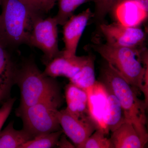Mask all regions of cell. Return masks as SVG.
I'll list each match as a JSON object with an SVG mask.
<instances>
[{"label": "cell", "mask_w": 148, "mask_h": 148, "mask_svg": "<svg viewBox=\"0 0 148 148\" xmlns=\"http://www.w3.org/2000/svg\"><path fill=\"white\" fill-rule=\"evenodd\" d=\"M99 83L117 98L125 120L132 123L141 138L148 143L146 110L148 106L140 100L133 88L111 65L106 63L101 68Z\"/></svg>", "instance_id": "obj_1"}, {"label": "cell", "mask_w": 148, "mask_h": 148, "mask_svg": "<svg viewBox=\"0 0 148 148\" xmlns=\"http://www.w3.org/2000/svg\"><path fill=\"white\" fill-rule=\"evenodd\" d=\"M92 48L134 88L143 92L145 104H148V66L141 61L142 49L98 43Z\"/></svg>", "instance_id": "obj_2"}, {"label": "cell", "mask_w": 148, "mask_h": 148, "mask_svg": "<svg viewBox=\"0 0 148 148\" xmlns=\"http://www.w3.org/2000/svg\"><path fill=\"white\" fill-rule=\"evenodd\" d=\"M1 7L0 41L7 47L28 45L33 24L41 14L23 0H1Z\"/></svg>", "instance_id": "obj_3"}, {"label": "cell", "mask_w": 148, "mask_h": 148, "mask_svg": "<svg viewBox=\"0 0 148 148\" xmlns=\"http://www.w3.org/2000/svg\"><path fill=\"white\" fill-rule=\"evenodd\" d=\"M16 84L20 89L21 110L45 100L62 98L61 88L55 78L41 71L33 60L25 61L18 68Z\"/></svg>", "instance_id": "obj_4"}, {"label": "cell", "mask_w": 148, "mask_h": 148, "mask_svg": "<svg viewBox=\"0 0 148 148\" xmlns=\"http://www.w3.org/2000/svg\"><path fill=\"white\" fill-rule=\"evenodd\" d=\"M62 102V97L48 99L22 110H16V114L22 119L23 128L35 138L62 130L56 113Z\"/></svg>", "instance_id": "obj_5"}, {"label": "cell", "mask_w": 148, "mask_h": 148, "mask_svg": "<svg viewBox=\"0 0 148 148\" xmlns=\"http://www.w3.org/2000/svg\"><path fill=\"white\" fill-rule=\"evenodd\" d=\"M58 25L54 16L43 18L41 16L33 24L28 45L42 51L45 65L62 52L58 48Z\"/></svg>", "instance_id": "obj_6"}, {"label": "cell", "mask_w": 148, "mask_h": 148, "mask_svg": "<svg viewBox=\"0 0 148 148\" xmlns=\"http://www.w3.org/2000/svg\"><path fill=\"white\" fill-rule=\"evenodd\" d=\"M100 28L107 43L112 45L139 48L145 39V34L138 27H127L117 22L102 23Z\"/></svg>", "instance_id": "obj_7"}, {"label": "cell", "mask_w": 148, "mask_h": 148, "mask_svg": "<svg viewBox=\"0 0 148 148\" xmlns=\"http://www.w3.org/2000/svg\"><path fill=\"white\" fill-rule=\"evenodd\" d=\"M56 116L64 133L76 148H81L85 141L98 128L95 121H87L77 118L66 108L57 111Z\"/></svg>", "instance_id": "obj_8"}, {"label": "cell", "mask_w": 148, "mask_h": 148, "mask_svg": "<svg viewBox=\"0 0 148 148\" xmlns=\"http://www.w3.org/2000/svg\"><path fill=\"white\" fill-rule=\"evenodd\" d=\"M93 13L90 8L87 9L77 15H72L63 25V39L65 49L63 56L71 57L76 56L79 42L88 22Z\"/></svg>", "instance_id": "obj_9"}, {"label": "cell", "mask_w": 148, "mask_h": 148, "mask_svg": "<svg viewBox=\"0 0 148 148\" xmlns=\"http://www.w3.org/2000/svg\"><path fill=\"white\" fill-rule=\"evenodd\" d=\"M65 97L66 109L70 113L82 120L95 121L90 112L87 91L70 82L65 88Z\"/></svg>", "instance_id": "obj_10"}, {"label": "cell", "mask_w": 148, "mask_h": 148, "mask_svg": "<svg viewBox=\"0 0 148 148\" xmlns=\"http://www.w3.org/2000/svg\"><path fill=\"white\" fill-rule=\"evenodd\" d=\"M88 56H79L76 55L66 57L61 54L46 64L44 74L47 76L56 78L63 77L71 78L81 69L87 60Z\"/></svg>", "instance_id": "obj_11"}, {"label": "cell", "mask_w": 148, "mask_h": 148, "mask_svg": "<svg viewBox=\"0 0 148 148\" xmlns=\"http://www.w3.org/2000/svg\"><path fill=\"white\" fill-rule=\"evenodd\" d=\"M7 47L0 41V102H5L10 98L12 88L16 84L18 69Z\"/></svg>", "instance_id": "obj_12"}, {"label": "cell", "mask_w": 148, "mask_h": 148, "mask_svg": "<svg viewBox=\"0 0 148 148\" xmlns=\"http://www.w3.org/2000/svg\"><path fill=\"white\" fill-rule=\"evenodd\" d=\"M112 11L118 22L127 27H138L148 16L147 12L134 0H121Z\"/></svg>", "instance_id": "obj_13"}, {"label": "cell", "mask_w": 148, "mask_h": 148, "mask_svg": "<svg viewBox=\"0 0 148 148\" xmlns=\"http://www.w3.org/2000/svg\"><path fill=\"white\" fill-rule=\"evenodd\" d=\"M112 132L110 140L114 148H143L147 144L128 121L125 120Z\"/></svg>", "instance_id": "obj_14"}, {"label": "cell", "mask_w": 148, "mask_h": 148, "mask_svg": "<svg viewBox=\"0 0 148 148\" xmlns=\"http://www.w3.org/2000/svg\"><path fill=\"white\" fill-rule=\"evenodd\" d=\"M103 88L106 92V99L104 122L107 128L112 132L125 119L121 105L117 98L110 91Z\"/></svg>", "instance_id": "obj_15"}, {"label": "cell", "mask_w": 148, "mask_h": 148, "mask_svg": "<svg viewBox=\"0 0 148 148\" xmlns=\"http://www.w3.org/2000/svg\"><path fill=\"white\" fill-rule=\"evenodd\" d=\"M95 57L90 54L86 62L75 75L69 79L70 83L87 91L91 92L96 85L95 73Z\"/></svg>", "instance_id": "obj_16"}, {"label": "cell", "mask_w": 148, "mask_h": 148, "mask_svg": "<svg viewBox=\"0 0 148 148\" xmlns=\"http://www.w3.org/2000/svg\"><path fill=\"white\" fill-rule=\"evenodd\" d=\"M34 137L24 128L17 130L11 121L0 132V148H20L21 146Z\"/></svg>", "instance_id": "obj_17"}, {"label": "cell", "mask_w": 148, "mask_h": 148, "mask_svg": "<svg viewBox=\"0 0 148 148\" xmlns=\"http://www.w3.org/2000/svg\"><path fill=\"white\" fill-rule=\"evenodd\" d=\"M64 133L63 130L36 136L23 144L20 148H50L55 147L59 138Z\"/></svg>", "instance_id": "obj_18"}, {"label": "cell", "mask_w": 148, "mask_h": 148, "mask_svg": "<svg viewBox=\"0 0 148 148\" xmlns=\"http://www.w3.org/2000/svg\"><path fill=\"white\" fill-rule=\"evenodd\" d=\"M58 1V13L54 17L58 25H64L74 12L80 5L93 0H57Z\"/></svg>", "instance_id": "obj_19"}, {"label": "cell", "mask_w": 148, "mask_h": 148, "mask_svg": "<svg viewBox=\"0 0 148 148\" xmlns=\"http://www.w3.org/2000/svg\"><path fill=\"white\" fill-rule=\"evenodd\" d=\"M81 148H114L110 139L105 136L103 128L98 127L88 137Z\"/></svg>", "instance_id": "obj_20"}, {"label": "cell", "mask_w": 148, "mask_h": 148, "mask_svg": "<svg viewBox=\"0 0 148 148\" xmlns=\"http://www.w3.org/2000/svg\"><path fill=\"white\" fill-rule=\"evenodd\" d=\"M121 0H93L95 3V11L93 17L95 21H103L106 15L110 12Z\"/></svg>", "instance_id": "obj_21"}, {"label": "cell", "mask_w": 148, "mask_h": 148, "mask_svg": "<svg viewBox=\"0 0 148 148\" xmlns=\"http://www.w3.org/2000/svg\"><path fill=\"white\" fill-rule=\"evenodd\" d=\"M38 12L47 13L54 6L57 0H23Z\"/></svg>", "instance_id": "obj_22"}, {"label": "cell", "mask_w": 148, "mask_h": 148, "mask_svg": "<svg viewBox=\"0 0 148 148\" xmlns=\"http://www.w3.org/2000/svg\"><path fill=\"white\" fill-rule=\"evenodd\" d=\"M15 98H8L4 102L0 108V132L3 125L10 114L14 105L16 101Z\"/></svg>", "instance_id": "obj_23"}, {"label": "cell", "mask_w": 148, "mask_h": 148, "mask_svg": "<svg viewBox=\"0 0 148 148\" xmlns=\"http://www.w3.org/2000/svg\"><path fill=\"white\" fill-rule=\"evenodd\" d=\"M56 147L59 148H76L74 145L67 140L66 135L62 134L56 144Z\"/></svg>", "instance_id": "obj_24"}, {"label": "cell", "mask_w": 148, "mask_h": 148, "mask_svg": "<svg viewBox=\"0 0 148 148\" xmlns=\"http://www.w3.org/2000/svg\"><path fill=\"white\" fill-rule=\"evenodd\" d=\"M148 12V0H134Z\"/></svg>", "instance_id": "obj_25"}, {"label": "cell", "mask_w": 148, "mask_h": 148, "mask_svg": "<svg viewBox=\"0 0 148 148\" xmlns=\"http://www.w3.org/2000/svg\"><path fill=\"white\" fill-rule=\"evenodd\" d=\"M1 0H0V7H1Z\"/></svg>", "instance_id": "obj_26"}]
</instances>
